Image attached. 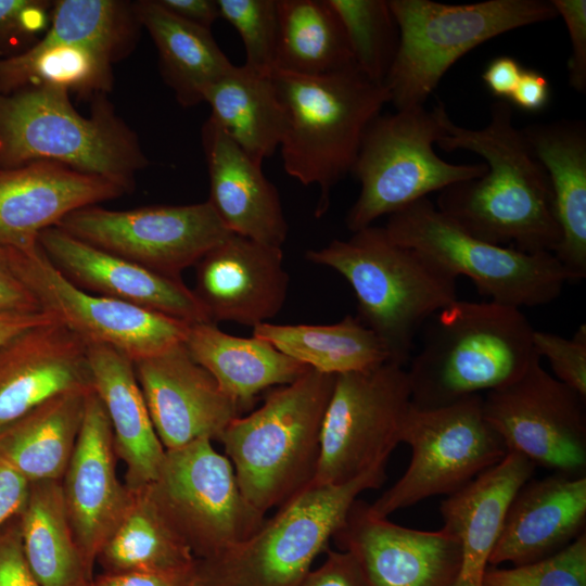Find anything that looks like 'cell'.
<instances>
[{
	"label": "cell",
	"instance_id": "1",
	"mask_svg": "<svg viewBox=\"0 0 586 586\" xmlns=\"http://www.w3.org/2000/svg\"><path fill=\"white\" fill-rule=\"evenodd\" d=\"M488 124L471 129L445 117L437 145L480 155L486 173L438 192L435 206L470 234L489 243L510 244L528 253H555L561 231L549 177L515 127L512 106L497 100Z\"/></svg>",
	"mask_w": 586,
	"mask_h": 586
},
{
	"label": "cell",
	"instance_id": "2",
	"mask_svg": "<svg viewBox=\"0 0 586 586\" xmlns=\"http://www.w3.org/2000/svg\"><path fill=\"white\" fill-rule=\"evenodd\" d=\"M534 330L520 308L456 300L421 329L406 367L412 407H443L517 380L538 356Z\"/></svg>",
	"mask_w": 586,
	"mask_h": 586
},
{
	"label": "cell",
	"instance_id": "3",
	"mask_svg": "<svg viewBox=\"0 0 586 586\" xmlns=\"http://www.w3.org/2000/svg\"><path fill=\"white\" fill-rule=\"evenodd\" d=\"M305 258L329 267L352 286L357 317L404 367L426 321L456 300L457 278L421 253L394 242L384 227L368 226L335 239Z\"/></svg>",
	"mask_w": 586,
	"mask_h": 586
},
{
	"label": "cell",
	"instance_id": "4",
	"mask_svg": "<svg viewBox=\"0 0 586 586\" xmlns=\"http://www.w3.org/2000/svg\"><path fill=\"white\" fill-rule=\"evenodd\" d=\"M39 161L104 178L126 192L149 164L135 132L102 94L97 95L91 114L84 116L62 88L0 92V169Z\"/></svg>",
	"mask_w": 586,
	"mask_h": 586
},
{
	"label": "cell",
	"instance_id": "5",
	"mask_svg": "<svg viewBox=\"0 0 586 586\" xmlns=\"http://www.w3.org/2000/svg\"><path fill=\"white\" fill-rule=\"evenodd\" d=\"M335 375L309 368L272 387L264 403L220 434L241 493L260 513L280 507L315 479L324 413Z\"/></svg>",
	"mask_w": 586,
	"mask_h": 586
},
{
	"label": "cell",
	"instance_id": "6",
	"mask_svg": "<svg viewBox=\"0 0 586 586\" xmlns=\"http://www.w3.org/2000/svg\"><path fill=\"white\" fill-rule=\"evenodd\" d=\"M272 77L285 111L283 167L301 183L319 187V218L333 187L352 173L365 132L390 94L355 64L318 76L273 72Z\"/></svg>",
	"mask_w": 586,
	"mask_h": 586
},
{
	"label": "cell",
	"instance_id": "7",
	"mask_svg": "<svg viewBox=\"0 0 586 586\" xmlns=\"http://www.w3.org/2000/svg\"><path fill=\"white\" fill-rule=\"evenodd\" d=\"M385 466L340 485L310 483L250 538L195 559L198 586H300L343 524L360 493L379 488Z\"/></svg>",
	"mask_w": 586,
	"mask_h": 586
},
{
	"label": "cell",
	"instance_id": "8",
	"mask_svg": "<svg viewBox=\"0 0 586 586\" xmlns=\"http://www.w3.org/2000/svg\"><path fill=\"white\" fill-rule=\"evenodd\" d=\"M399 46L384 80L396 110L424 105L446 72L479 44L558 17L551 0H487L447 4L388 0Z\"/></svg>",
	"mask_w": 586,
	"mask_h": 586
},
{
	"label": "cell",
	"instance_id": "9",
	"mask_svg": "<svg viewBox=\"0 0 586 586\" xmlns=\"http://www.w3.org/2000/svg\"><path fill=\"white\" fill-rule=\"evenodd\" d=\"M447 111L443 102L380 114L367 128L352 173L360 192L345 222L355 232L433 192L482 177L487 166L451 164L434 151L445 135Z\"/></svg>",
	"mask_w": 586,
	"mask_h": 586
},
{
	"label": "cell",
	"instance_id": "10",
	"mask_svg": "<svg viewBox=\"0 0 586 586\" xmlns=\"http://www.w3.org/2000/svg\"><path fill=\"white\" fill-rule=\"evenodd\" d=\"M390 238L469 278L489 301L522 308L559 297L571 276L552 253H528L481 240L443 214L429 198L388 215Z\"/></svg>",
	"mask_w": 586,
	"mask_h": 586
},
{
	"label": "cell",
	"instance_id": "11",
	"mask_svg": "<svg viewBox=\"0 0 586 586\" xmlns=\"http://www.w3.org/2000/svg\"><path fill=\"white\" fill-rule=\"evenodd\" d=\"M144 488L195 559L244 542L266 520L245 499L232 463L209 438L165 450L156 477Z\"/></svg>",
	"mask_w": 586,
	"mask_h": 586
},
{
	"label": "cell",
	"instance_id": "12",
	"mask_svg": "<svg viewBox=\"0 0 586 586\" xmlns=\"http://www.w3.org/2000/svg\"><path fill=\"white\" fill-rule=\"evenodd\" d=\"M402 443L411 448L403 476L373 504L369 512L387 518L423 499L451 495L501 461L508 448L486 420L483 395L433 408H411Z\"/></svg>",
	"mask_w": 586,
	"mask_h": 586
},
{
	"label": "cell",
	"instance_id": "13",
	"mask_svg": "<svg viewBox=\"0 0 586 586\" xmlns=\"http://www.w3.org/2000/svg\"><path fill=\"white\" fill-rule=\"evenodd\" d=\"M411 408L406 367L387 361L335 375L311 483L340 485L386 464Z\"/></svg>",
	"mask_w": 586,
	"mask_h": 586
},
{
	"label": "cell",
	"instance_id": "14",
	"mask_svg": "<svg viewBox=\"0 0 586 586\" xmlns=\"http://www.w3.org/2000/svg\"><path fill=\"white\" fill-rule=\"evenodd\" d=\"M55 227L94 247L160 275L181 279L231 232L208 201L113 211L89 205L67 214Z\"/></svg>",
	"mask_w": 586,
	"mask_h": 586
},
{
	"label": "cell",
	"instance_id": "15",
	"mask_svg": "<svg viewBox=\"0 0 586 586\" xmlns=\"http://www.w3.org/2000/svg\"><path fill=\"white\" fill-rule=\"evenodd\" d=\"M483 412L508 451L553 473L586 475V397L547 372L539 356L483 394Z\"/></svg>",
	"mask_w": 586,
	"mask_h": 586
},
{
	"label": "cell",
	"instance_id": "16",
	"mask_svg": "<svg viewBox=\"0 0 586 586\" xmlns=\"http://www.w3.org/2000/svg\"><path fill=\"white\" fill-rule=\"evenodd\" d=\"M5 249L11 269L41 309L87 344L113 347L136 361L184 342L190 323L81 290L53 267L39 245Z\"/></svg>",
	"mask_w": 586,
	"mask_h": 586
},
{
	"label": "cell",
	"instance_id": "17",
	"mask_svg": "<svg viewBox=\"0 0 586 586\" xmlns=\"http://www.w3.org/2000/svg\"><path fill=\"white\" fill-rule=\"evenodd\" d=\"M333 539L353 556L369 586H453L460 569V544L447 527H405L372 515L359 499Z\"/></svg>",
	"mask_w": 586,
	"mask_h": 586
},
{
	"label": "cell",
	"instance_id": "18",
	"mask_svg": "<svg viewBox=\"0 0 586 586\" xmlns=\"http://www.w3.org/2000/svg\"><path fill=\"white\" fill-rule=\"evenodd\" d=\"M116 451L106 411L88 393L79 435L61 479L64 507L88 577L104 542L126 512L131 491L116 474Z\"/></svg>",
	"mask_w": 586,
	"mask_h": 586
},
{
	"label": "cell",
	"instance_id": "19",
	"mask_svg": "<svg viewBox=\"0 0 586 586\" xmlns=\"http://www.w3.org/2000/svg\"><path fill=\"white\" fill-rule=\"evenodd\" d=\"M137 381L165 450L219 438L243 409L183 343L133 361Z\"/></svg>",
	"mask_w": 586,
	"mask_h": 586
},
{
	"label": "cell",
	"instance_id": "20",
	"mask_svg": "<svg viewBox=\"0 0 586 586\" xmlns=\"http://www.w3.org/2000/svg\"><path fill=\"white\" fill-rule=\"evenodd\" d=\"M288 289L282 247L231 233L196 263L192 291L209 322L254 328L280 313Z\"/></svg>",
	"mask_w": 586,
	"mask_h": 586
},
{
	"label": "cell",
	"instance_id": "21",
	"mask_svg": "<svg viewBox=\"0 0 586 586\" xmlns=\"http://www.w3.org/2000/svg\"><path fill=\"white\" fill-rule=\"evenodd\" d=\"M38 245L53 267L84 291L119 300L190 324L209 322L193 291L169 278L80 241L59 227L40 232Z\"/></svg>",
	"mask_w": 586,
	"mask_h": 586
},
{
	"label": "cell",
	"instance_id": "22",
	"mask_svg": "<svg viewBox=\"0 0 586 586\" xmlns=\"http://www.w3.org/2000/svg\"><path fill=\"white\" fill-rule=\"evenodd\" d=\"M91 388L88 344L56 319L0 345V429L53 396Z\"/></svg>",
	"mask_w": 586,
	"mask_h": 586
},
{
	"label": "cell",
	"instance_id": "23",
	"mask_svg": "<svg viewBox=\"0 0 586 586\" xmlns=\"http://www.w3.org/2000/svg\"><path fill=\"white\" fill-rule=\"evenodd\" d=\"M125 193L112 181L56 162L0 169V246L31 251L40 232L67 214Z\"/></svg>",
	"mask_w": 586,
	"mask_h": 586
},
{
	"label": "cell",
	"instance_id": "24",
	"mask_svg": "<svg viewBox=\"0 0 586 586\" xmlns=\"http://www.w3.org/2000/svg\"><path fill=\"white\" fill-rule=\"evenodd\" d=\"M586 475L552 473L530 479L508 508L488 564H530L565 548L585 533Z\"/></svg>",
	"mask_w": 586,
	"mask_h": 586
},
{
	"label": "cell",
	"instance_id": "25",
	"mask_svg": "<svg viewBox=\"0 0 586 586\" xmlns=\"http://www.w3.org/2000/svg\"><path fill=\"white\" fill-rule=\"evenodd\" d=\"M209 176L207 200L233 234L282 247L289 227L277 188L266 178L262 163L241 150L209 118L202 128Z\"/></svg>",
	"mask_w": 586,
	"mask_h": 586
},
{
	"label": "cell",
	"instance_id": "26",
	"mask_svg": "<svg viewBox=\"0 0 586 586\" xmlns=\"http://www.w3.org/2000/svg\"><path fill=\"white\" fill-rule=\"evenodd\" d=\"M534 470L532 461L508 451L497 464L444 499L443 526L456 535L461 552L460 569L453 586H482L510 502L532 479Z\"/></svg>",
	"mask_w": 586,
	"mask_h": 586
},
{
	"label": "cell",
	"instance_id": "27",
	"mask_svg": "<svg viewBox=\"0 0 586 586\" xmlns=\"http://www.w3.org/2000/svg\"><path fill=\"white\" fill-rule=\"evenodd\" d=\"M92 388L109 417L129 491L154 481L165 455L136 378L133 361L117 349L88 344Z\"/></svg>",
	"mask_w": 586,
	"mask_h": 586
},
{
	"label": "cell",
	"instance_id": "28",
	"mask_svg": "<svg viewBox=\"0 0 586 586\" xmlns=\"http://www.w3.org/2000/svg\"><path fill=\"white\" fill-rule=\"evenodd\" d=\"M551 184L561 241L553 253L574 280L586 276V124L559 119L522 128Z\"/></svg>",
	"mask_w": 586,
	"mask_h": 586
},
{
	"label": "cell",
	"instance_id": "29",
	"mask_svg": "<svg viewBox=\"0 0 586 586\" xmlns=\"http://www.w3.org/2000/svg\"><path fill=\"white\" fill-rule=\"evenodd\" d=\"M183 344L243 410L260 392L289 384L309 369L263 339L235 336L212 322L190 324Z\"/></svg>",
	"mask_w": 586,
	"mask_h": 586
},
{
	"label": "cell",
	"instance_id": "30",
	"mask_svg": "<svg viewBox=\"0 0 586 586\" xmlns=\"http://www.w3.org/2000/svg\"><path fill=\"white\" fill-rule=\"evenodd\" d=\"M91 390L53 396L1 428L0 454L30 483L61 481L74 451Z\"/></svg>",
	"mask_w": 586,
	"mask_h": 586
},
{
	"label": "cell",
	"instance_id": "31",
	"mask_svg": "<svg viewBox=\"0 0 586 586\" xmlns=\"http://www.w3.org/2000/svg\"><path fill=\"white\" fill-rule=\"evenodd\" d=\"M209 119L258 163L280 148L285 111L272 74L247 65L231 68L205 92Z\"/></svg>",
	"mask_w": 586,
	"mask_h": 586
},
{
	"label": "cell",
	"instance_id": "32",
	"mask_svg": "<svg viewBox=\"0 0 586 586\" xmlns=\"http://www.w3.org/2000/svg\"><path fill=\"white\" fill-rule=\"evenodd\" d=\"M133 11L157 48L162 75L178 102H203L206 90L233 65L211 30L175 16L156 0L138 1Z\"/></svg>",
	"mask_w": 586,
	"mask_h": 586
},
{
	"label": "cell",
	"instance_id": "33",
	"mask_svg": "<svg viewBox=\"0 0 586 586\" xmlns=\"http://www.w3.org/2000/svg\"><path fill=\"white\" fill-rule=\"evenodd\" d=\"M252 335L326 374L364 371L390 361L384 342L352 315L330 324L265 322L254 327Z\"/></svg>",
	"mask_w": 586,
	"mask_h": 586
},
{
	"label": "cell",
	"instance_id": "34",
	"mask_svg": "<svg viewBox=\"0 0 586 586\" xmlns=\"http://www.w3.org/2000/svg\"><path fill=\"white\" fill-rule=\"evenodd\" d=\"M18 519L27 564L41 586H90L64 507L61 481L30 483Z\"/></svg>",
	"mask_w": 586,
	"mask_h": 586
},
{
	"label": "cell",
	"instance_id": "35",
	"mask_svg": "<svg viewBox=\"0 0 586 586\" xmlns=\"http://www.w3.org/2000/svg\"><path fill=\"white\" fill-rule=\"evenodd\" d=\"M275 72L318 76L354 63L348 40L328 0H277Z\"/></svg>",
	"mask_w": 586,
	"mask_h": 586
},
{
	"label": "cell",
	"instance_id": "36",
	"mask_svg": "<svg viewBox=\"0 0 586 586\" xmlns=\"http://www.w3.org/2000/svg\"><path fill=\"white\" fill-rule=\"evenodd\" d=\"M97 562L104 573L162 572L189 568L195 557L143 487L131 491L130 504Z\"/></svg>",
	"mask_w": 586,
	"mask_h": 586
},
{
	"label": "cell",
	"instance_id": "37",
	"mask_svg": "<svg viewBox=\"0 0 586 586\" xmlns=\"http://www.w3.org/2000/svg\"><path fill=\"white\" fill-rule=\"evenodd\" d=\"M114 61L91 46L38 40L22 53L0 59V92L51 86L100 95L112 88Z\"/></svg>",
	"mask_w": 586,
	"mask_h": 586
},
{
	"label": "cell",
	"instance_id": "38",
	"mask_svg": "<svg viewBox=\"0 0 586 586\" xmlns=\"http://www.w3.org/2000/svg\"><path fill=\"white\" fill-rule=\"evenodd\" d=\"M345 30L355 65L384 84L394 63L399 29L388 0H328Z\"/></svg>",
	"mask_w": 586,
	"mask_h": 586
},
{
	"label": "cell",
	"instance_id": "39",
	"mask_svg": "<svg viewBox=\"0 0 586 586\" xmlns=\"http://www.w3.org/2000/svg\"><path fill=\"white\" fill-rule=\"evenodd\" d=\"M220 17L242 39L245 65L263 73L275 72L279 34L277 0H216Z\"/></svg>",
	"mask_w": 586,
	"mask_h": 586
},
{
	"label": "cell",
	"instance_id": "40",
	"mask_svg": "<svg viewBox=\"0 0 586 586\" xmlns=\"http://www.w3.org/2000/svg\"><path fill=\"white\" fill-rule=\"evenodd\" d=\"M482 586H586V534L557 553L530 564L488 565Z\"/></svg>",
	"mask_w": 586,
	"mask_h": 586
},
{
	"label": "cell",
	"instance_id": "41",
	"mask_svg": "<svg viewBox=\"0 0 586 586\" xmlns=\"http://www.w3.org/2000/svg\"><path fill=\"white\" fill-rule=\"evenodd\" d=\"M533 348L546 358L555 378L586 397V327L582 324L571 339L534 330Z\"/></svg>",
	"mask_w": 586,
	"mask_h": 586
},
{
	"label": "cell",
	"instance_id": "42",
	"mask_svg": "<svg viewBox=\"0 0 586 586\" xmlns=\"http://www.w3.org/2000/svg\"><path fill=\"white\" fill-rule=\"evenodd\" d=\"M52 7L53 2L41 0H0V55L24 52L26 44L44 35Z\"/></svg>",
	"mask_w": 586,
	"mask_h": 586
},
{
	"label": "cell",
	"instance_id": "43",
	"mask_svg": "<svg viewBox=\"0 0 586 586\" xmlns=\"http://www.w3.org/2000/svg\"><path fill=\"white\" fill-rule=\"evenodd\" d=\"M558 16L565 23L571 41L568 60L570 86L586 91V0H551Z\"/></svg>",
	"mask_w": 586,
	"mask_h": 586
},
{
	"label": "cell",
	"instance_id": "44",
	"mask_svg": "<svg viewBox=\"0 0 586 586\" xmlns=\"http://www.w3.org/2000/svg\"><path fill=\"white\" fill-rule=\"evenodd\" d=\"M18 515L0 528V586H41L24 555Z\"/></svg>",
	"mask_w": 586,
	"mask_h": 586
},
{
	"label": "cell",
	"instance_id": "45",
	"mask_svg": "<svg viewBox=\"0 0 586 586\" xmlns=\"http://www.w3.org/2000/svg\"><path fill=\"white\" fill-rule=\"evenodd\" d=\"M300 586H369L353 556L343 550L327 551V558L311 570Z\"/></svg>",
	"mask_w": 586,
	"mask_h": 586
},
{
	"label": "cell",
	"instance_id": "46",
	"mask_svg": "<svg viewBox=\"0 0 586 586\" xmlns=\"http://www.w3.org/2000/svg\"><path fill=\"white\" fill-rule=\"evenodd\" d=\"M91 586H198L195 562L180 570L162 572L102 573Z\"/></svg>",
	"mask_w": 586,
	"mask_h": 586
},
{
	"label": "cell",
	"instance_id": "47",
	"mask_svg": "<svg viewBox=\"0 0 586 586\" xmlns=\"http://www.w3.org/2000/svg\"><path fill=\"white\" fill-rule=\"evenodd\" d=\"M30 482L0 454V528L24 509Z\"/></svg>",
	"mask_w": 586,
	"mask_h": 586
},
{
	"label": "cell",
	"instance_id": "48",
	"mask_svg": "<svg viewBox=\"0 0 586 586\" xmlns=\"http://www.w3.org/2000/svg\"><path fill=\"white\" fill-rule=\"evenodd\" d=\"M43 311L29 289L9 265L7 249L0 246V313Z\"/></svg>",
	"mask_w": 586,
	"mask_h": 586
},
{
	"label": "cell",
	"instance_id": "49",
	"mask_svg": "<svg viewBox=\"0 0 586 586\" xmlns=\"http://www.w3.org/2000/svg\"><path fill=\"white\" fill-rule=\"evenodd\" d=\"M515 106L526 112L542 111L550 99L548 79L534 69H523L515 89L510 95Z\"/></svg>",
	"mask_w": 586,
	"mask_h": 586
},
{
	"label": "cell",
	"instance_id": "50",
	"mask_svg": "<svg viewBox=\"0 0 586 586\" xmlns=\"http://www.w3.org/2000/svg\"><path fill=\"white\" fill-rule=\"evenodd\" d=\"M523 68L512 56L493 59L484 69L482 79L491 93L502 100L509 99L515 89Z\"/></svg>",
	"mask_w": 586,
	"mask_h": 586
},
{
	"label": "cell",
	"instance_id": "51",
	"mask_svg": "<svg viewBox=\"0 0 586 586\" xmlns=\"http://www.w3.org/2000/svg\"><path fill=\"white\" fill-rule=\"evenodd\" d=\"M165 10L175 16L211 30L213 24L220 18L216 0H156Z\"/></svg>",
	"mask_w": 586,
	"mask_h": 586
},
{
	"label": "cell",
	"instance_id": "52",
	"mask_svg": "<svg viewBox=\"0 0 586 586\" xmlns=\"http://www.w3.org/2000/svg\"><path fill=\"white\" fill-rule=\"evenodd\" d=\"M54 319L46 311L0 313V345L29 328Z\"/></svg>",
	"mask_w": 586,
	"mask_h": 586
},
{
	"label": "cell",
	"instance_id": "53",
	"mask_svg": "<svg viewBox=\"0 0 586 586\" xmlns=\"http://www.w3.org/2000/svg\"><path fill=\"white\" fill-rule=\"evenodd\" d=\"M91 586V585H90Z\"/></svg>",
	"mask_w": 586,
	"mask_h": 586
}]
</instances>
